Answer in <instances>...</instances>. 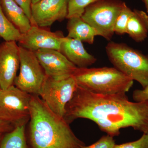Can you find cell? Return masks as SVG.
Returning <instances> with one entry per match:
<instances>
[{
	"mask_svg": "<svg viewBox=\"0 0 148 148\" xmlns=\"http://www.w3.org/2000/svg\"><path fill=\"white\" fill-rule=\"evenodd\" d=\"M79 118L92 121L113 137L128 127L148 134V101L132 102L125 93L100 95L78 86L66 105L64 119L69 124Z\"/></svg>",
	"mask_w": 148,
	"mask_h": 148,
	"instance_id": "1",
	"label": "cell"
},
{
	"mask_svg": "<svg viewBox=\"0 0 148 148\" xmlns=\"http://www.w3.org/2000/svg\"><path fill=\"white\" fill-rule=\"evenodd\" d=\"M30 111L31 148H83L85 146L69 123L53 113L38 95H32Z\"/></svg>",
	"mask_w": 148,
	"mask_h": 148,
	"instance_id": "2",
	"label": "cell"
},
{
	"mask_svg": "<svg viewBox=\"0 0 148 148\" xmlns=\"http://www.w3.org/2000/svg\"><path fill=\"white\" fill-rule=\"evenodd\" d=\"M73 76L78 86L100 95L126 94L133 84V80L114 67L77 68Z\"/></svg>",
	"mask_w": 148,
	"mask_h": 148,
	"instance_id": "3",
	"label": "cell"
},
{
	"mask_svg": "<svg viewBox=\"0 0 148 148\" xmlns=\"http://www.w3.org/2000/svg\"><path fill=\"white\" fill-rule=\"evenodd\" d=\"M106 50L109 61L124 75L139 82L143 88L148 85V55L124 43L110 42Z\"/></svg>",
	"mask_w": 148,
	"mask_h": 148,
	"instance_id": "4",
	"label": "cell"
},
{
	"mask_svg": "<svg viewBox=\"0 0 148 148\" xmlns=\"http://www.w3.org/2000/svg\"><path fill=\"white\" fill-rule=\"evenodd\" d=\"M125 2L121 0H101L85 9L81 18L94 28L98 36L110 40L114 34L115 22Z\"/></svg>",
	"mask_w": 148,
	"mask_h": 148,
	"instance_id": "5",
	"label": "cell"
},
{
	"mask_svg": "<svg viewBox=\"0 0 148 148\" xmlns=\"http://www.w3.org/2000/svg\"><path fill=\"white\" fill-rule=\"evenodd\" d=\"M32 95L11 86L0 89V120L14 126L26 124L30 120Z\"/></svg>",
	"mask_w": 148,
	"mask_h": 148,
	"instance_id": "6",
	"label": "cell"
},
{
	"mask_svg": "<svg viewBox=\"0 0 148 148\" xmlns=\"http://www.w3.org/2000/svg\"><path fill=\"white\" fill-rule=\"evenodd\" d=\"M77 86L73 76L60 80L46 76L38 95L53 113L64 118L66 105Z\"/></svg>",
	"mask_w": 148,
	"mask_h": 148,
	"instance_id": "7",
	"label": "cell"
},
{
	"mask_svg": "<svg viewBox=\"0 0 148 148\" xmlns=\"http://www.w3.org/2000/svg\"><path fill=\"white\" fill-rule=\"evenodd\" d=\"M19 48L20 72L14 84L27 93L38 95L46 76L45 73L34 51L19 46Z\"/></svg>",
	"mask_w": 148,
	"mask_h": 148,
	"instance_id": "8",
	"label": "cell"
},
{
	"mask_svg": "<svg viewBox=\"0 0 148 148\" xmlns=\"http://www.w3.org/2000/svg\"><path fill=\"white\" fill-rule=\"evenodd\" d=\"M46 75L56 80L73 76L77 69L59 51L40 49L34 51Z\"/></svg>",
	"mask_w": 148,
	"mask_h": 148,
	"instance_id": "9",
	"label": "cell"
},
{
	"mask_svg": "<svg viewBox=\"0 0 148 148\" xmlns=\"http://www.w3.org/2000/svg\"><path fill=\"white\" fill-rule=\"evenodd\" d=\"M69 0H41L32 5V26L50 27L67 18Z\"/></svg>",
	"mask_w": 148,
	"mask_h": 148,
	"instance_id": "10",
	"label": "cell"
},
{
	"mask_svg": "<svg viewBox=\"0 0 148 148\" xmlns=\"http://www.w3.org/2000/svg\"><path fill=\"white\" fill-rule=\"evenodd\" d=\"M61 32H52L44 28L32 26L27 33L21 34L19 46L35 51L40 49L59 51L64 38Z\"/></svg>",
	"mask_w": 148,
	"mask_h": 148,
	"instance_id": "11",
	"label": "cell"
},
{
	"mask_svg": "<svg viewBox=\"0 0 148 148\" xmlns=\"http://www.w3.org/2000/svg\"><path fill=\"white\" fill-rule=\"evenodd\" d=\"M20 66L19 46L16 42H5L0 45V87L8 88L14 84Z\"/></svg>",
	"mask_w": 148,
	"mask_h": 148,
	"instance_id": "12",
	"label": "cell"
},
{
	"mask_svg": "<svg viewBox=\"0 0 148 148\" xmlns=\"http://www.w3.org/2000/svg\"><path fill=\"white\" fill-rule=\"evenodd\" d=\"M59 51L79 69L88 68L97 60L86 50L82 42L67 36L63 39Z\"/></svg>",
	"mask_w": 148,
	"mask_h": 148,
	"instance_id": "13",
	"label": "cell"
},
{
	"mask_svg": "<svg viewBox=\"0 0 148 148\" xmlns=\"http://www.w3.org/2000/svg\"><path fill=\"white\" fill-rule=\"evenodd\" d=\"M0 3L6 16L21 34L30 30L32 27L30 19L14 0H1Z\"/></svg>",
	"mask_w": 148,
	"mask_h": 148,
	"instance_id": "14",
	"label": "cell"
},
{
	"mask_svg": "<svg viewBox=\"0 0 148 148\" xmlns=\"http://www.w3.org/2000/svg\"><path fill=\"white\" fill-rule=\"evenodd\" d=\"M67 29V37L79 40L82 42L92 44L95 38L98 34L96 30L87 24L81 17H74L69 18Z\"/></svg>",
	"mask_w": 148,
	"mask_h": 148,
	"instance_id": "15",
	"label": "cell"
},
{
	"mask_svg": "<svg viewBox=\"0 0 148 148\" xmlns=\"http://www.w3.org/2000/svg\"><path fill=\"white\" fill-rule=\"evenodd\" d=\"M126 34L137 42L144 41L148 34V14L144 11L134 9L126 28Z\"/></svg>",
	"mask_w": 148,
	"mask_h": 148,
	"instance_id": "16",
	"label": "cell"
},
{
	"mask_svg": "<svg viewBox=\"0 0 148 148\" xmlns=\"http://www.w3.org/2000/svg\"><path fill=\"white\" fill-rule=\"evenodd\" d=\"M26 124L16 125L14 129L3 136L0 148H29L25 134Z\"/></svg>",
	"mask_w": 148,
	"mask_h": 148,
	"instance_id": "17",
	"label": "cell"
},
{
	"mask_svg": "<svg viewBox=\"0 0 148 148\" xmlns=\"http://www.w3.org/2000/svg\"><path fill=\"white\" fill-rule=\"evenodd\" d=\"M21 34L6 16L0 3V37L6 42L18 41Z\"/></svg>",
	"mask_w": 148,
	"mask_h": 148,
	"instance_id": "18",
	"label": "cell"
},
{
	"mask_svg": "<svg viewBox=\"0 0 148 148\" xmlns=\"http://www.w3.org/2000/svg\"><path fill=\"white\" fill-rule=\"evenodd\" d=\"M133 10L128 7L125 3L123 7L118 15L114 26V33L119 35L126 34V28L127 23L130 16L132 15Z\"/></svg>",
	"mask_w": 148,
	"mask_h": 148,
	"instance_id": "19",
	"label": "cell"
},
{
	"mask_svg": "<svg viewBox=\"0 0 148 148\" xmlns=\"http://www.w3.org/2000/svg\"><path fill=\"white\" fill-rule=\"evenodd\" d=\"M100 1L101 0H69L66 18L81 17L87 6Z\"/></svg>",
	"mask_w": 148,
	"mask_h": 148,
	"instance_id": "20",
	"label": "cell"
},
{
	"mask_svg": "<svg viewBox=\"0 0 148 148\" xmlns=\"http://www.w3.org/2000/svg\"><path fill=\"white\" fill-rule=\"evenodd\" d=\"M113 148H148V134L143 133L139 140L121 145H115Z\"/></svg>",
	"mask_w": 148,
	"mask_h": 148,
	"instance_id": "21",
	"label": "cell"
},
{
	"mask_svg": "<svg viewBox=\"0 0 148 148\" xmlns=\"http://www.w3.org/2000/svg\"><path fill=\"white\" fill-rule=\"evenodd\" d=\"M115 145L113 137L107 135L103 136L92 145L88 146H85L83 148H113Z\"/></svg>",
	"mask_w": 148,
	"mask_h": 148,
	"instance_id": "22",
	"label": "cell"
},
{
	"mask_svg": "<svg viewBox=\"0 0 148 148\" xmlns=\"http://www.w3.org/2000/svg\"><path fill=\"white\" fill-rule=\"evenodd\" d=\"M132 98L135 102L148 101V85L143 89H136L133 91Z\"/></svg>",
	"mask_w": 148,
	"mask_h": 148,
	"instance_id": "23",
	"label": "cell"
},
{
	"mask_svg": "<svg viewBox=\"0 0 148 148\" xmlns=\"http://www.w3.org/2000/svg\"><path fill=\"white\" fill-rule=\"evenodd\" d=\"M16 3L23 9L26 15L32 21V0H14Z\"/></svg>",
	"mask_w": 148,
	"mask_h": 148,
	"instance_id": "24",
	"label": "cell"
},
{
	"mask_svg": "<svg viewBox=\"0 0 148 148\" xmlns=\"http://www.w3.org/2000/svg\"><path fill=\"white\" fill-rule=\"evenodd\" d=\"M14 127L15 126L10 123L0 120V133L4 134L10 132Z\"/></svg>",
	"mask_w": 148,
	"mask_h": 148,
	"instance_id": "25",
	"label": "cell"
},
{
	"mask_svg": "<svg viewBox=\"0 0 148 148\" xmlns=\"http://www.w3.org/2000/svg\"><path fill=\"white\" fill-rule=\"evenodd\" d=\"M142 1L145 4L147 13H148V0H142Z\"/></svg>",
	"mask_w": 148,
	"mask_h": 148,
	"instance_id": "26",
	"label": "cell"
},
{
	"mask_svg": "<svg viewBox=\"0 0 148 148\" xmlns=\"http://www.w3.org/2000/svg\"><path fill=\"white\" fill-rule=\"evenodd\" d=\"M41 0H32V4H34L40 1Z\"/></svg>",
	"mask_w": 148,
	"mask_h": 148,
	"instance_id": "27",
	"label": "cell"
},
{
	"mask_svg": "<svg viewBox=\"0 0 148 148\" xmlns=\"http://www.w3.org/2000/svg\"><path fill=\"white\" fill-rule=\"evenodd\" d=\"M3 133H0V141L1 140L2 138L3 137Z\"/></svg>",
	"mask_w": 148,
	"mask_h": 148,
	"instance_id": "28",
	"label": "cell"
},
{
	"mask_svg": "<svg viewBox=\"0 0 148 148\" xmlns=\"http://www.w3.org/2000/svg\"><path fill=\"white\" fill-rule=\"evenodd\" d=\"M1 89V87H0V89Z\"/></svg>",
	"mask_w": 148,
	"mask_h": 148,
	"instance_id": "29",
	"label": "cell"
}]
</instances>
